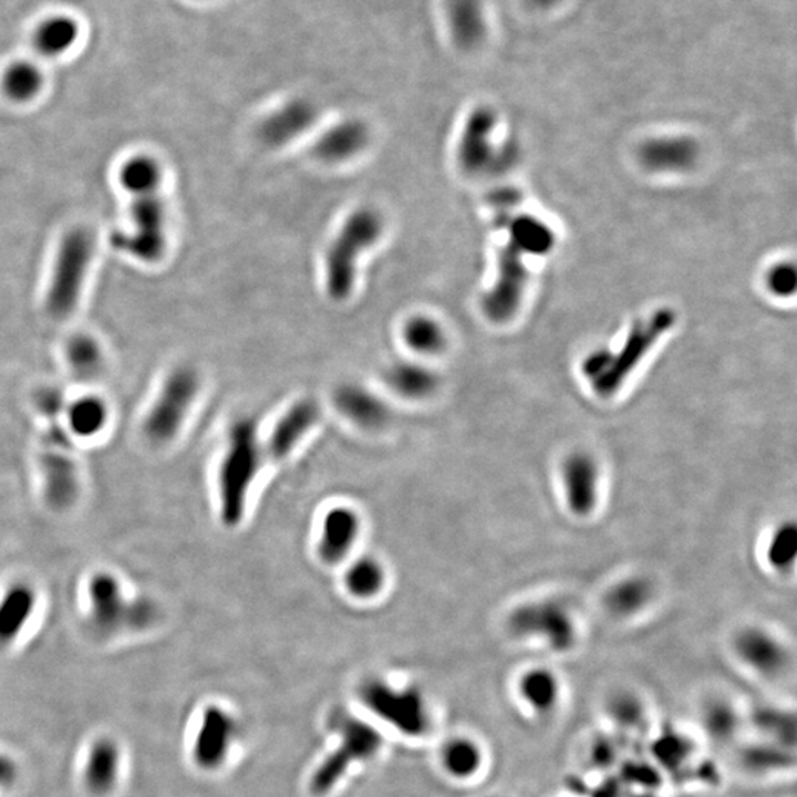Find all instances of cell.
Here are the masks:
<instances>
[{
  "label": "cell",
  "instance_id": "1",
  "mask_svg": "<svg viewBox=\"0 0 797 797\" xmlns=\"http://www.w3.org/2000/svg\"><path fill=\"white\" fill-rule=\"evenodd\" d=\"M513 213L495 210L496 225L508 229V238L499 251L496 281L483 297V310L494 322L508 321L520 308L527 277L525 257L547 255L556 244V237L545 221Z\"/></svg>",
  "mask_w": 797,
  "mask_h": 797
},
{
  "label": "cell",
  "instance_id": "2",
  "mask_svg": "<svg viewBox=\"0 0 797 797\" xmlns=\"http://www.w3.org/2000/svg\"><path fill=\"white\" fill-rule=\"evenodd\" d=\"M265 454L256 420L235 421L217 473L219 511L226 526H238L246 516L248 495Z\"/></svg>",
  "mask_w": 797,
  "mask_h": 797
},
{
  "label": "cell",
  "instance_id": "3",
  "mask_svg": "<svg viewBox=\"0 0 797 797\" xmlns=\"http://www.w3.org/2000/svg\"><path fill=\"white\" fill-rule=\"evenodd\" d=\"M87 622L97 636L146 632L159 619V609L148 597L128 598L113 571L93 573L86 584Z\"/></svg>",
  "mask_w": 797,
  "mask_h": 797
},
{
  "label": "cell",
  "instance_id": "4",
  "mask_svg": "<svg viewBox=\"0 0 797 797\" xmlns=\"http://www.w3.org/2000/svg\"><path fill=\"white\" fill-rule=\"evenodd\" d=\"M673 323H675V313L669 309H660L645 321L636 322L632 327L618 352L597 350L589 354L584 359L582 371L593 392L602 397H610L619 392L655 341L671 330Z\"/></svg>",
  "mask_w": 797,
  "mask_h": 797
},
{
  "label": "cell",
  "instance_id": "5",
  "mask_svg": "<svg viewBox=\"0 0 797 797\" xmlns=\"http://www.w3.org/2000/svg\"><path fill=\"white\" fill-rule=\"evenodd\" d=\"M383 232L384 219L375 208H358L345 219L325 255V287L331 299L341 301L352 294L358 261Z\"/></svg>",
  "mask_w": 797,
  "mask_h": 797
},
{
  "label": "cell",
  "instance_id": "6",
  "mask_svg": "<svg viewBox=\"0 0 797 797\" xmlns=\"http://www.w3.org/2000/svg\"><path fill=\"white\" fill-rule=\"evenodd\" d=\"M93 255L95 238L91 230L77 226L62 237L46 292V310L52 318H69L77 308Z\"/></svg>",
  "mask_w": 797,
  "mask_h": 797
},
{
  "label": "cell",
  "instance_id": "7",
  "mask_svg": "<svg viewBox=\"0 0 797 797\" xmlns=\"http://www.w3.org/2000/svg\"><path fill=\"white\" fill-rule=\"evenodd\" d=\"M131 228L117 230L111 246L146 263H155L167 248L166 204L162 186L132 190Z\"/></svg>",
  "mask_w": 797,
  "mask_h": 797
},
{
  "label": "cell",
  "instance_id": "8",
  "mask_svg": "<svg viewBox=\"0 0 797 797\" xmlns=\"http://www.w3.org/2000/svg\"><path fill=\"white\" fill-rule=\"evenodd\" d=\"M199 392V376L189 366H177L164 380L142 421V434L153 445L175 441Z\"/></svg>",
  "mask_w": 797,
  "mask_h": 797
},
{
  "label": "cell",
  "instance_id": "9",
  "mask_svg": "<svg viewBox=\"0 0 797 797\" xmlns=\"http://www.w3.org/2000/svg\"><path fill=\"white\" fill-rule=\"evenodd\" d=\"M359 697L372 715L406 737H423L432 728L428 704L418 690L370 680L359 690Z\"/></svg>",
  "mask_w": 797,
  "mask_h": 797
},
{
  "label": "cell",
  "instance_id": "10",
  "mask_svg": "<svg viewBox=\"0 0 797 797\" xmlns=\"http://www.w3.org/2000/svg\"><path fill=\"white\" fill-rule=\"evenodd\" d=\"M507 627L518 640L542 642L552 653H569L578 644L573 615L558 601H531L518 605L509 613Z\"/></svg>",
  "mask_w": 797,
  "mask_h": 797
},
{
  "label": "cell",
  "instance_id": "11",
  "mask_svg": "<svg viewBox=\"0 0 797 797\" xmlns=\"http://www.w3.org/2000/svg\"><path fill=\"white\" fill-rule=\"evenodd\" d=\"M381 747H383V737L379 729L366 721L350 717L341 724L340 742L334 752H331L314 769L310 788L318 796L334 790L352 766L370 760Z\"/></svg>",
  "mask_w": 797,
  "mask_h": 797
},
{
  "label": "cell",
  "instance_id": "12",
  "mask_svg": "<svg viewBox=\"0 0 797 797\" xmlns=\"http://www.w3.org/2000/svg\"><path fill=\"white\" fill-rule=\"evenodd\" d=\"M43 445L44 449L40 452V472L44 498L53 508H70L79 499L82 487L77 464L70 452V434L61 427L60 420H51Z\"/></svg>",
  "mask_w": 797,
  "mask_h": 797
},
{
  "label": "cell",
  "instance_id": "13",
  "mask_svg": "<svg viewBox=\"0 0 797 797\" xmlns=\"http://www.w3.org/2000/svg\"><path fill=\"white\" fill-rule=\"evenodd\" d=\"M496 114L487 106L473 111L465 123L458 145V162L468 175H490L505 170L513 163V148H495L491 136Z\"/></svg>",
  "mask_w": 797,
  "mask_h": 797
},
{
  "label": "cell",
  "instance_id": "14",
  "mask_svg": "<svg viewBox=\"0 0 797 797\" xmlns=\"http://www.w3.org/2000/svg\"><path fill=\"white\" fill-rule=\"evenodd\" d=\"M238 724L232 713L219 704H208L199 715L190 743V759L199 770L216 773L226 764L237 739Z\"/></svg>",
  "mask_w": 797,
  "mask_h": 797
},
{
  "label": "cell",
  "instance_id": "15",
  "mask_svg": "<svg viewBox=\"0 0 797 797\" xmlns=\"http://www.w3.org/2000/svg\"><path fill=\"white\" fill-rule=\"evenodd\" d=\"M735 659L753 675L777 681L791 667V654L773 632L759 627L739 629L731 642Z\"/></svg>",
  "mask_w": 797,
  "mask_h": 797
},
{
  "label": "cell",
  "instance_id": "16",
  "mask_svg": "<svg viewBox=\"0 0 797 797\" xmlns=\"http://www.w3.org/2000/svg\"><path fill=\"white\" fill-rule=\"evenodd\" d=\"M124 748L110 734L97 735L87 744L80 765V783L91 797H111L122 786Z\"/></svg>",
  "mask_w": 797,
  "mask_h": 797
},
{
  "label": "cell",
  "instance_id": "17",
  "mask_svg": "<svg viewBox=\"0 0 797 797\" xmlns=\"http://www.w3.org/2000/svg\"><path fill=\"white\" fill-rule=\"evenodd\" d=\"M517 706L536 722L552 721L565 704V684L553 669L538 664L518 673L513 686Z\"/></svg>",
  "mask_w": 797,
  "mask_h": 797
},
{
  "label": "cell",
  "instance_id": "18",
  "mask_svg": "<svg viewBox=\"0 0 797 797\" xmlns=\"http://www.w3.org/2000/svg\"><path fill=\"white\" fill-rule=\"evenodd\" d=\"M698 726L704 738L731 746L742 742L747 731V711L726 694H711L698 703Z\"/></svg>",
  "mask_w": 797,
  "mask_h": 797
},
{
  "label": "cell",
  "instance_id": "19",
  "mask_svg": "<svg viewBox=\"0 0 797 797\" xmlns=\"http://www.w3.org/2000/svg\"><path fill=\"white\" fill-rule=\"evenodd\" d=\"M361 516L349 505H334L323 514L317 551L325 565L343 562L361 535Z\"/></svg>",
  "mask_w": 797,
  "mask_h": 797
},
{
  "label": "cell",
  "instance_id": "20",
  "mask_svg": "<svg viewBox=\"0 0 797 797\" xmlns=\"http://www.w3.org/2000/svg\"><path fill=\"white\" fill-rule=\"evenodd\" d=\"M566 504L578 517H587L596 509L600 490V467L587 452H573L561 468Z\"/></svg>",
  "mask_w": 797,
  "mask_h": 797
},
{
  "label": "cell",
  "instance_id": "21",
  "mask_svg": "<svg viewBox=\"0 0 797 797\" xmlns=\"http://www.w3.org/2000/svg\"><path fill=\"white\" fill-rule=\"evenodd\" d=\"M319 416H321V410L313 398L304 397L292 403L275 423L265 452H268L270 458L275 460L288 458L291 452L308 436L310 429L317 425Z\"/></svg>",
  "mask_w": 797,
  "mask_h": 797
},
{
  "label": "cell",
  "instance_id": "22",
  "mask_svg": "<svg viewBox=\"0 0 797 797\" xmlns=\"http://www.w3.org/2000/svg\"><path fill=\"white\" fill-rule=\"evenodd\" d=\"M39 605V592L30 582L15 580L0 593V650L15 645L30 627Z\"/></svg>",
  "mask_w": 797,
  "mask_h": 797
},
{
  "label": "cell",
  "instance_id": "23",
  "mask_svg": "<svg viewBox=\"0 0 797 797\" xmlns=\"http://www.w3.org/2000/svg\"><path fill=\"white\" fill-rule=\"evenodd\" d=\"M318 111L312 101L297 97L279 106L260 123L259 137L265 145L279 148L303 136L317 122Z\"/></svg>",
  "mask_w": 797,
  "mask_h": 797
},
{
  "label": "cell",
  "instance_id": "24",
  "mask_svg": "<svg viewBox=\"0 0 797 797\" xmlns=\"http://www.w3.org/2000/svg\"><path fill=\"white\" fill-rule=\"evenodd\" d=\"M332 402L345 420L363 429L383 428L392 416L383 398L356 383L339 385L332 394Z\"/></svg>",
  "mask_w": 797,
  "mask_h": 797
},
{
  "label": "cell",
  "instance_id": "25",
  "mask_svg": "<svg viewBox=\"0 0 797 797\" xmlns=\"http://www.w3.org/2000/svg\"><path fill=\"white\" fill-rule=\"evenodd\" d=\"M370 144V128L361 120L350 118L334 124L314 142V157L323 163L348 162Z\"/></svg>",
  "mask_w": 797,
  "mask_h": 797
},
{
  "label": "cell",
  "instance_id": "26",
  "mask_svg": "<svg viewBox=\"0 0 797 797\" xmlns=\"http://www.w3.org/2000/svg\"><path fill=\"white\" fill-rule=\"evenodd\" d=\"M697 154V145L689 137H659L642 145L640 159L649 170L682 172L693 166Z\"/></svg>",
  "mask_w": 797,
  "mask_h": 797
},
{
  "label": "cell",
  "instance_id": "27",
  "mask_svg": "<svg viewBox=\"0 0 797 797\" xmlns=\"http://www.w3.org/2000/svg\"><path fill=\"white\" fill-rule=\"evenodd\" d=\"M441 765L455 782H472L485 768V747L472 735H454L442 746Z\"/></svg>",
  "mask_w": 797,
  "mask_h": 797
},
{
  "label": "cell",
  "instance_id": "28",
  "mask_svg": "<svg viewBox=\"0 0 797 797\" xmlns=\"http://www.w3.org/2000/svg\"><path fill=\"white\" fill-rule=\"evenodd\" d=\"M387 387L407 401H424L438 389L436 372L416 361H398L384 371Z\"/></svg>",
  "mask_w": 797,
  "mask_h": 797
},
{
  "label": "cell",
  "instance_id": "29",
  "mask_svg": "<svg viewBox=\"0 0 797 797\" xmlns=\"http://www.w3.org/2000/svg\"><path fill=\"white\" fill-rule=\"evenodd\" d=\"M602 712L611 728L620 733H638L649 725L650 708L644 697L633 690H615L607 695Z\"/></svg>",
  "mask_w": 797,
  "mask_h": 797
},
{
  "label": "cell",
  "instance_id": "30",
  "mask_svg": "<svg viewBox=\"0 0 797 797\" xmlns=\"http://www.w3.org/2000/svg\"><path fill=\"white\" fill-rule=\"evenodd\" d=\"M446 15L452 39L459 48H476L485 39L486 17L482 0H447Z\"/></svg>",
  "mask_w": 797,
  "mask_h": 797
},
{
  "label": "cell",
  "instance_id": "31",
  "mask_svg": "<svg viewBox=\"0 0 797 797\" xmlns=\"http://www.w3.org/2000/svg\"><path fill=\"white\" fill-rule=\"evenodd\" d=\"M697 742L680 729H666L650 744L651 759L666 775H677L693 764L697 756Z\"/></svg>",
  "mask_w": 797,
  "mask_h": 797
},
{
  "label": "cell",
  "instance_id": "32",
  "mask_svg": "<svg viewBox=\"0 0 797 797\" xmlns=\"http://www.w3.org/2000/svg\"><path fill=\"white\" fill-rule=\"evenodd\" d=\"M62 418L70 437L93 438L108 425L110 410L104 398L87 394L65 405Z\"/></svg>",
  "mask_w": 797,
  "mask_h": 797
},
{
  "label": "cell",
  "instance_id": "33",
  "mask_svg": "<svg viewBox=\"0 0 797 797\" xmlns=\"http://www.w3.org/2000/svg\"><path fill=\"white\" fill-rule=\"evenodd\" d=\"M80 27L73 17L52 15L35 27L33 43L40 55L61 56L77 43Z\"/></svg>",
  "mask_w": 797,
  "mask_h": 797
},
{
  "label": "cell",
  "instance_id": "34",
  "mask_svg": "<svg viewBox=\"0 0 797 797\" xmlns=\"http://www.w3.org/2000/svg\"><path fill=\"white\" fill-rule=\"evenodd\" d=\"M742 762L755 774H782L795 765V751L768 739L753 737L744 744Z\"/></svg>",
  "mask_w": 797,
  "mask_h": 797
},
{
  "label": "cell",
  "instance_id": "35",
  "mask_svg": "<svg viewBox=\"0 0 797 797\" xmlns=\"http://www.w3.org/2000/svg\"><path fill=\"white\" fill-rule=\"evenodd\" d=\"M653 597V587L645 578L632 576L613 584L605 593L604 604L615 618H631L640 613Z\"/></svg>",
  "mask_w": 797,
  "mask_h": 797
},
{
  "label": "cell",
  "instance_id": "36",
  "mask_svg": "<svg viewBox=\"0 0 797 797\" xmlns=\"http://www.w3.org/2000/svg\"><path fill=\"white\" fill-rule=\"evenodd\" d=\"M43 73L34 62L13 61L3 70L0 77V87L8 100L13 102H30L42 92Z\"/></svg>",
  "mask_w": 797,
  "mask_h": 797
},
{
  "label": "cell",
  "instance_id": "37",
  "mask_svg": "<svg viewBox=\"0 0 797 797\" xmlns=\"http://www.w3.org/2000/svg\"><path fill=\"white\" fill-rule=\"evenodd\" d=\"M343 579L350 596L359 600H371L384 589V566L375 557L362 556L350 562Z\"/></svg>",
  "mask_w": 797,
  "mask_h": 797
},
{
  "label": "cell",
  "instance_id": "38",
  "mask_svg": "<svg viewBox=\"0 0 797 797\" xmlns=\"http://www.w3.org/2000/svg\"><path fill=\"white\" fill-rule=\"evenodd\" d=\"M402 339L407 349L421 356H434L446 349V332L441 323L427 314H415L402 328Z\"/></svg>",
  "mask_w": 797,
  "mask_h": 797
},
{
  "label": "cell",
  "instance_id": "39",
  "mask_svg": "<svg viewBox=\"0 0 797 797\" xmlns=\"http://www.w3.org/2000/svg\"><path fill=\"white\" fill-rule=\"evenodd\" d=\"M65 358L71 371L82 380L95 379L104 363L100 343L86 334L74 335L66 343Z\"/></svg>",
  "mask_w": 797,
  "mask_h": 797
},
{
  "label": "cell",
  "instance_id": "40",
  "mask_svg": "<svg viewBox=\"0 0 797 797\" xmlns=\"http://www.w3.org/2000/svg\"><path fill=\"white\" fill-rule=\"evenodd\" d=\"M797 556V529L793 522L779 526L768 544V562L774 569L787 570L795 565Z\"/></svg>",
  "mask_w": 797,
  "mask_h": 797
},
{
  "label": "cell",
  "instance_id": "41",
  "mask_svg": "<svg viewBox=\"0 0 797 797\" xmlns=\"http://www.w3.org/2000/svg\"><path fill=\"white\" fill-rule=\"evenodd\" d=\"M769 290L777 296H790L796 288V270L791 265H777L768 273Z\"/></svg>",
  "mask_w": 797,
  "mask_h": 797
},
{
  "label": "cell",
  "instance_id": "42",
  "mask_svg": "<svg viewBox=\"0 0 797 797\" xmlns=\"http://www.w3.org/2000/svg\"><path fill=\"white\" fill-rule=\"evenodd\" d=\"M20 765L15 757L0 751V795L9 793L17 787L20 779Z\"/></svg>",
  "mask_w": 797,
  "mask_h": 797
},
{
  "label": "cell",
  "instance_id": "43",
  "mask_svg": "<svg viewBox=\"0 0 797 797\" xmlns=\"http://www.w3.org/2000/svg\"><path fill=\"white\" fill-rule=\"evenodd\" d=\"M529 2L535 4V7L547 8L551 7L552 3H556L557 0H529Z\"/></svg>",
  "mask_w": 797,
  "mask_h": 797
},
{
  "label": "cell",
  "instance_id": "44",
  "mask_svg": "<svg viewBox=\"0 0 797 797\" xmlns=\"http://www.w3.org/2000/svg\"><path fill=\"white\" fill-rule=\"evenodd\" d=\"M672 797H694L693 795H685V793H682V795H676Z\"/></svg>",
  "mask_w": 797,
  "mask_h": 797
},
{
  "label": "cell",
  "instance_id": "45",
  "mask_svg": "<svg viewBox=\"0 0 797 797\" xmlns=\"http://www.w3.org/2000/svg\"><path fill=\"white\" fill-rule=\"evenodd\" d=\"M485 797H504V796H499V795H487V796H485Z\"/></svg>",
  "mask_w": 797,
  "mask_h": 797
},
{
  "label": "cell",
  "instance_id": "46",
  "mask_svg": "<svg viewBox=\"0 0 797 797\" xmlns=\"http://www.w3.org/2000/svg\"><path fill=\"white\" fill-rule=\"evenodd\" d=\"M552 797H573V796L560 795V796H552Z\"/></svg>",
  "mask_w": 797,
  "mask_h": 797
}]
</instances>
